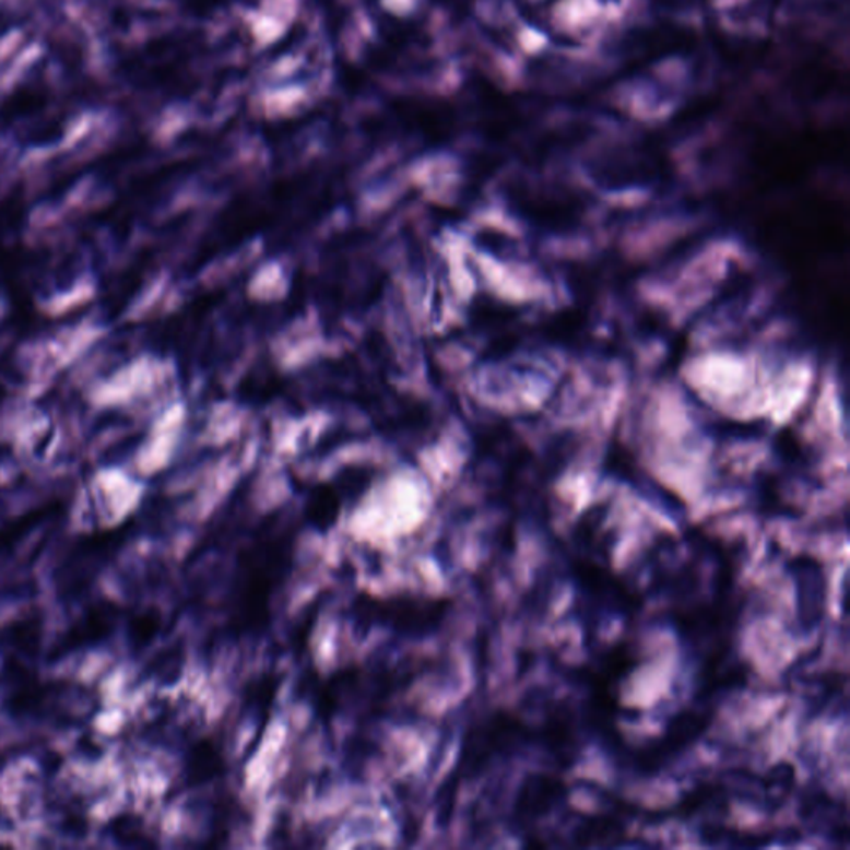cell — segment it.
<instances>
[{
    "label": "cell",
    "mask_w": 850,
    "mask_h": 850,
    "mask_svg": "<svg viewBox=\"0 0 850 850\" xmlns=\"http://www.w3.org/2000/svg\"><path fill=\"white\" fill-rule=\"evenodd\" d=\"M293 550L294 533L271 520L239 552L229 599V626L236 635L258 633L268 625L271 600L290 574Z\"/></svg>",
    "instance_id": "6da1fadb"
},
{
    "label": "cell",
    "mask_w": 850,
    "mask_h": 850,
    "mask_svg": "<svg viewBox=\"0 0 850 850\" xmlns=\"http://www.w3.org/2000/svg\"><path fill=\"white\" fill-rule=\"evenodd\" d=\"M452 602L436 597L418 594H396V597H373L357 594L353 602V618L364 628L380 626L396 635L422 638L436 633L449 615Z\"/></svg>",
    "instance_id": "7a4b0ae2"
},
{
    "label": "cell",
    "mask_w": 850,
    "mask_h": 850,
    "mask_svg": "<svg viewBox=\"0 0 850 850\" xmlns=\"http://www.w3.org/2000/svg\"><path fill=\"white\" fill-rule=\"evenodd\" d=\"M533 740L532 728L513 712H491L467 731L460 747L459 778H475L492 760L512 753L527 741Z\"/></svg>",
    "instance_id": "3957f363"
},
{
    "label": "cell",
    "mask_w": 850,
    "mask_h": 850,
    "mask_svg": "<svg viewBox=\"0 0 850 850\" xmlns=\"http://www.w3.org/2000/svg\"><path fill=\"white\" fill-rule=\"evenodd\" d=\"M711 719L712 712L706 709L688 708L677 712L668 722L666 730L660 737L636 753L638 768L650 772L663 768V764H666L674 754L682 753L698 741L703 733H706Z\"/></svg>",
    "instance_id": "277c9868"
},
{
    "label": "cell",
    "mask_w": 850,
    "mask_h": 850,
    "mask_svg": "<svg viewBox=\"0 0 850 850\" xmlns=\"http://www.w3.org/2000/svg\"><path fill=\"white\" fill-rule=\"evenodd\" d=\"M568 788L564 779L552 772H533L527 776L517 792L513 816L520 826L535 824L554 813L567 799Z\"/></svg>",
    "instance_id": "5b68a950"
},
{
    "label": "cell",
    "mask_w": 850,
    "mask_h": 850,
    "mask_svg": "<svg viewBox=\"0 0 850 850\" xmlns=\"http://www.w3.org/2000/svg\"><path fill=\"white\" fill-rule=\"evenodd\" d=\"M533 737L545 746L558 763L570 766L578 756V736L575 730L574 715L568 706L557 705L546 712L545 721L539 731H533Z\"/></svg>",
    "instance_id": "8992f818"
},
{
    "label": "cell",
    "mask_w": 850,
    "mask_h": 850,
    "mask_svg": "<svg viewBox=\"0 0 850 850\" xmlns=\"http://www.w3.org/2000/svg\"><path fill=\"white\" fill-rule=\"evenodd\" d=\"M225 769V756L216 741L204 737L194 744L187 759V782L190 786L204 784L219 778Z\"/></svg>",
    "instance_id": "52a82bcc"
},
{
    "label": "cell",
    "mask_w": 850,
    "mask_h": 850,
    "mask_svg": "<svg viewBox=\"0 0 850 850\" xmlns=\"http://www.w3.org/2000/svg\"><path fill=\"white\" fill-rule=\"evenodd\" d=\"M115 610H111L108 605L97 606V609L91 610L87 615L83 616L79 626L70 631L67 636L66 647L63 650L70 647H82L85 644H94V641L102 640L114 628L115 623Z\"/></svg>",
    "instance_id": "ba28073f"
},
{
    "label": "cell",
    "mask_w": 850,
    "mask_h": 850,
    "mask_svg": "<svg viewBox=\"0 0 850 850\" xmlns=\"http://www.w3.org/2000/svg\"><path fill=\"white\" fill-rule=\"evenodd\" d=\"M622 823L609 816L587 817L575 830L577 846H613L616 839H622Z\"/></svg>",
    "instance_id": "9c48e42d"
},
{
    "label": "cell",
    "mask_w": 850,
    "mask_h": 850,
    "mask_svg": "<svg viewBox=\"0 0 850 850\" xmlns=\"http://www.w3.org/2000/svg\"><path fill=\"white\" fill-rule=\"evenodd\" d=\"M341 500L331 488L316 491L306 507V519L318 532H328L338 522Z\"/></svg>",
    "instance_id": "30bf717a"
},
{
    "label": "cell",
    "mask_w": 850,
    "mask_h": 850,
    "mask_svg": "<svg viewBox=\"0 0 850 850\" xmlns=\"http://www.w3.org/2000/svg\"><path fill=\"white\" fill-rule=\"evenodd\" d=\"M47 105V94L37 87H24L14 92L0 108V115L4 120H17V118L31 117L44 110Z\"/></svg>",
    "instance_id": "8fae6325"
},
{
    "label": "cell",
    "mask_w": 850,
    "mask_h": 850,
    "mask_svg": "<svg viewBox=\"0 0 850 850\" xmlns=\"http://www.w3.org/2000/svg\"><path fill=\"white\" fill-rule=\"evenodd\" d=\"M8 640L15 650L32 653V651L37 650L38 640H40V623L35 618L15 623L9 631Z\"/></svg>",
    "instance_id": "7c38bea8"
},
{
    "label": "cell",
    "mask_w": 850,
    "mask_h": 850,
    "mask_svg": "<svg viewBox=\"0 0 850 850\" xmlns=\"http://www.w3.org/2000/svg\"><path fill=\"white\" fill-rule=\"evenodd\" d=\"M160 626H162V619L158 618L156 613L150 612L137 616L132 623V631H130L133 645L139 648L149 645L158 635Z\"/></svg>",
    "instance_id": "4fadbf2b"
}]
</instances>
